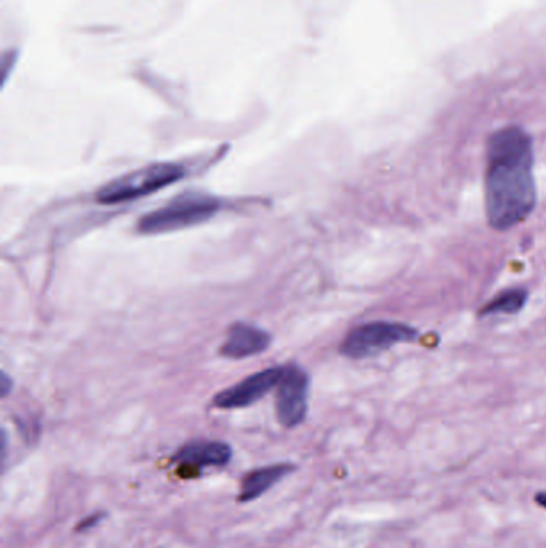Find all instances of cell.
Returning a JSON list of instances; mask_svg holds the SVG:
<instances>
[{"mask_svg":"<svg viewBox=\"0 0 546 548\" xmlns=\"http://www.w3.org/2000/svg\"><path fill=\"white\" fill-rule=\"evenodd\" d=\"M527 302V291L521 287H514L508 291L500 292L495 295L494 299L487 302L484 307L479 310L481 318L497 315H516L524 308Z\"/></svg>","mask_w":546,"mask_h":548,"instance_id":"obj_10","label":"cell"},{"mask_svg":"<svg viewBox=\"0 0 546 548\" xmlns=\"http://www.w3.org/2000/svg\"><path fill=\"white\" fill-rule=\"evenodd\" d=\"M295 470H297V467L294 464H289V462L255 468L242 478L241 488H239V494H237V502L239 504H249L253 500L260 499L269 489H273L279 481L292 475Z\"/></svg>","mask_w":546,"mask_h":548,"instance_id":"obj_8","label":"cell"},{"mask_svg":"<svg viewBox=\"0 0 546 548\" xmlns=\"http://www.w3.org/2000/svg\"><path fill=\"white\" fill-rule=\"evenodd\" d=\"M105 518V513H92V515L87 516V518H84V520L81 521V523L77 524L76 531L77 532H87L90 531V529L95 528L97 524H100V521Z\"/></svg>","mask_w":546,"mask_h":548,"instance_id":"obj_11","label":"cell"},{"mask_svg":"<svg viewBox=\"0 0 546 548\" xmlns=\"http://www.w3.org/2000/svg\"><path fill=\"white\" fill-rule=\"evenodd\" d=\"M185 175V167L178 164H153V166L133 170L130 174L122 175L113 182L101 186L95 194V199L105 206L135 201L178 182Z\"/></svg>","mask_w":546,"mask_h":548,"instance_id":"obj_3","label":"cell"},{"mask_svg":"<svg viewBox=\"0 0 546 548\" xmlns=\"http://www.w3.org/2000/svg\"><path fill=\"white\" fill-rule=\"evenodd\" d=\"M284 367H273L265 371L250 375L247 379L237 383L234 387L226 388L213 399V406L218 409H241L252 406L260 401L269 391L278 387Z\"/></svg>","mask_w":546,"mask_h":548,"instance_id":"obj_7","label":"cell"},{"mask_svg":"<svg viewBox=\"0 0 546 548\" xmlns=\"http://www.w3.org/2000/svg\"><path fill=\"white\" fill-rule=\"evenodd\" d=\"M308 388L310 379L303 369L295 364L282 369L274 398L276 417L282 427L295 428L305 422L308 414Z\"/></svg>","mask_w":546,"mask_h":548,"instance_id":"obj_5","label":"cell"},{"mask_svg":"<svg viewBox=\"0 0 546 548\" xmlns=\"http://www.w3.org/2000/svg\"><path fill=\"white\" fill-rule=\"evenodd\" d=\"M220 210V201L201 193H185L170 201L167 206L140 218L138 231L143 234L170 233L199 225Z\"/></svg>","mask_w":546,"mask_h":548,"instance_id":"obj_2","label":"cell"},{"mask_svg":"<svg viewBox=\"0 0 546 548\" xmlns=\"http://www.w3.org/2000/svg\"><path fill=\"white\" fill-rule=\"evenodd\" d=\"M418 332L409 324L374 321L354 327L343 340L342 355L351 359L372 358L399 343L415 342Z\"/></svg>","mask_w":546,"mask_h":548,"instance_id":"obj_4","label":"cell"},{"mask_svg":"<svg viewBox=\"0 0 546 548\" xmlns=\"http://www.w3.org/2000/svg\"><path fill=\"white\" fill-rule=\"evenodd\" d=\"M233 449L223 441L194 440L183 444L172 457L178 475L194 478L205 468H221L231 462Z\"/></svg>","mask_w":546,"mask_h":548,"instance_id":"obj_6","label":"cell"},{"mask_svg":"<svg viewBox=\"0 0 546 548\" xmlns=\"http://www.w3.org/2000/svg\"><path fill=\"white\" fill-rule=\"evenodd\" d=\"M484 206L490 228L511 230L537 207L532 138L521 127H503L486 145Z\"/></svg>","mask_w":546,"mask_h":548,"instance_id":"obj_1","label":"cell"},{"mask_svg":"<svg viewBox=\"0 0 546 548\" xmlns=\"http://www.w3.org/2000/svg\"><path fill=\"white\" fill-rule=\"evenodd\" d=\"M0 382H2V396L9 395L10 387H12V382H10L9 375L2 374V377H0Z\"/></svg>","mask_w":546,"mask_h":548,"instance_id":"obj_12","label":"cell"},{"mask_svg":"<svg viewBox=\"0 0 546 548\" xmlns=\"http://www.w3.org/2000/svg\"><path fill=\"white\" fill-rule=\"evenodd\" d=\"M271 337L258 327L249 324H234L229 329L225 343L221 345V356L229 359L249 358L258 355L268 348Z\"/></svg>","mask_w":546,"mask_h":548,"instance_id":"obj_9","label":"cell"},{"mask_svg":"<svg viewBox=\"0 0 546 548\" xmlns=\"http://www.w3.org/2000/svg\"><path fill=\"white\" fill-rule=\"evenodd\" d=\"M535 502H537L540 507L546 508V492H540L535 496Z\"/></svg>","mask_w":546,"mask_h":548,"instance_id":"obj_13","label":"cell"}]
</instances>
